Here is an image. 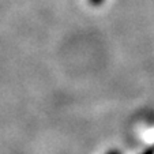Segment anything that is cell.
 Masks as SVG:
<instances>
[{"label":"cell","mask_w":154,"mask_h":154,"mask_svg":"<svg viewBox=\"0 0 154 154\" xmlns=\"http://www.w3.org/2000/svg\"><path fill=\"white\" fill-rule=\"evenodd\" d=\"M108 154H120V153H119V151H116V150H111Z\"/></svg>","instance_id":"2"},{"label":"cell","mask_w":154,"mask_h":154,"mask_svg":"<svg viewBox=\"0 0 154 154\" xmlns=\"http://www.w3.org/2000/svg\"><path fill=\"white\" fill-rule=\"evenodd\" d=\"M89 2H90V4H93V6H100V4H102L104 0H89Z\"/></svg>","instance_id":"1"},{"label":"cell","mask_w":154,"mask_h":154,"mask_svg":"<svg viewBox=\"0 0 154 154\" xmlns=\"http://www.w3.org/2000/svg\"><path fill=\"white\" fill-rule=\"evenodd\" d=\"M143 154H154V151L153 150H147L146 153H143Z\"/></svg>","instance_id":"3"}]
</instances>
